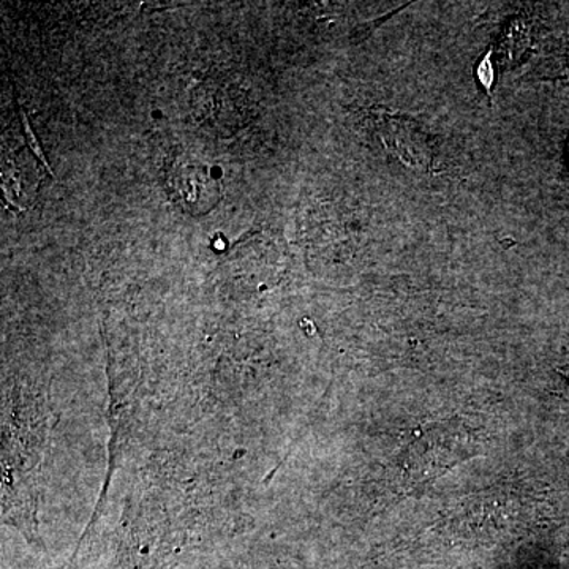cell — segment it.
Wrapping results in <instances>:
<instances>
[{
    "instance_id": "obj_5",
    "label": "cell",
    "mask_w": 569,
    "mask_h": 569,
    "mask_svg": "<svg viewBox=\"0 0 569 569\" xmlns=\"http://www.w3.org/2000/svg\"><path fill=\"white\" fill-rule=\"evenodd\" d=\"M568 159H569V141H568Z\"/></svg>"
},
{
    "instance_id": "obj_1",
    "label": "cell",
    "mask_w": 569,
    "mask_h": 569,
    "mask_svg": "<svg viewBox=\"0 0 569 569\" xmlns=\"http://www.w3.org/2000/svg\"><path fill=\"white\" fill-rule=\"evenodd\" d=\"M470 443L466 430L456 427L438 426L426 430L425 437L411 441L403 470L410 482H426L449 470L458 462L470 458Z\"/></svg>"
},
{
    "instance_id": "obj_2",
    "label": "cell",
    "mask_w": 569,
    "mask_h": 569,
    "mask_svg": "<svg viewBox=\"0 0 569 569\" xmlns=\"http://www.w3.org/2000/svg\"><path fill=\"white\" fill-rule=\"evenodd\" d=\"M164 182L171 200L192 216L211 212L222 200V187L209 168L183 157L168 164Z\"/></svg>"
},
{
    "instance_id": "obj_3",
    "label": "cell",
    "mask_w": 569,
    "mask_h": 569,
    "mask_svg": "<svg viewBox=\"0 0 569 569\" xmlns=\"http://www.w3.org/2000/svg\"><path fill=\"white\" fill-rule=\"evenodd\" d=\"M387 133L383 134V141L387 142V148L396 152L403 162L415 164L426 163L429 157V149H427L426 140L422 134L415 133L413 127L408 126L395 119H389L385 123Z\"/></svg>"
},
{
    "instance_id": "obj_4",
    "label": "cell",
    "mask_w": 569,
    "mask_h": 569,
    "mask_svg": "<svg viewBox=\"0 0 569 569\" xmlns=\"http://www.w3.org/2000/svg\"><path fill=\"white\" fill-rule=\"evenodd\" d=\"M490 54L492 52H488L482 62L478 66V78L481 81V84H485V88L488 89V92L492 91L493 84V70L492 62H490Z\"/></svg>"
}]
</instances>
